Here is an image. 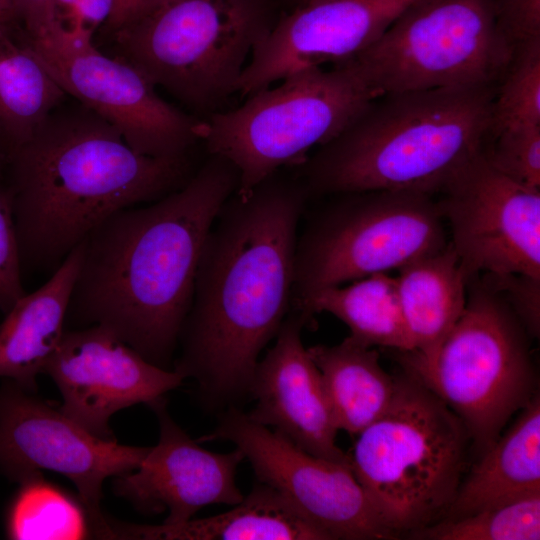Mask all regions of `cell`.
I'll return each mask as SVG.
<instances>
[{"label":"cell","mask_w":540,"mask_h":540,"mask_svg":"<svg viewBox=\"0 0 540 540\" xmlns=\"http://www.w3.org/2000/svg\"><path fill=\"white\" fill-rule=\"evenodd\" d=\"M525 126H540V38L514 48L493 101L491 135Z\"/></svg>","instance_id":"cell-28"},{"label":"cell","mask_w":540,"mask_h":540,"mask_svg":"<svg viewBox=\"0 0 540 540\" xmlns=\"http://www.w3.org/2000/svg\"><path fill=\"white\" fill-rule=\"evenodd\" d=\"M15 382L0 387V470L19 483L43 470L68 478L87 509L94 536L109 538L100 509L109 477L136 469L150 447L100 438Z\"/></svg>","instance_id":"cell-12"},{"label":"cell","mask_w":540,"mask_h":540,"mask_svg":"<svg viewBox=\"0 0 540 540\" xmlns=\"http://www.w3.org/2000/svg\"><path fill=\"white\" fill-rule=\"evenodd\" d=\"M66 96L29 46L15 42L8 24L0 21V121L6 155Z\"/></svg>","instance_id":"cell-25"},{"label":"cell","mask_w":540,"mask_h":540,"mask_svg":"<svg viewBox=\"0 0 540 540\" xmlns=\"http://www.w3.org/2000/svg\"><path fill=\"white\" fill-rule=\"evenodd\" d=\"M408 537L422 540H538L540 493L456 519H442Z\"/></svg>","instance_id":"cell-27"},{"label":"cell","mask_w":540,"mask_h":540,"mask_svg":"<svg viewBox=\"0 0 540 540\" xmlns=\"http://www.w3.org/2000/svg\"><path fill=\"white\" fill-rule=\"evenodd\" d=\"M238 182L229 161L210 155L180 188L103 220L81 243L67 316L170 369L205 240Z\"/></svg>","instance_id":"cell-2"},{"label":"cell","mask_w":540,"mask_h":540,"mask_svg":"<svg viewBox=\"0 0 540 540\" xmlns=\"http://www.w3.org/2000/svg\"><path fill=\"white\" fill-rule=\"evenodd\" d=\"M310 194L267 178L225 202L205 240L174 370L198 384L208 409L250 397L260 353L292 303L298 227Z\"/></svg>","instance_id":"cell-1"},{"label":"cell","mask_w":540,"mask_h":540,"mask_svg":"<svg viewBox=\"0 0 540 540\" xmlns=\"http://www.w3.org/2000/svg\"><path fill=\"white\" fill-rule=\"evenodd\" d=\"M9 188L0 176V310L8 312L26 293Z\"/></svg>","instance_id":"cell-30"},{"label":"cell","mask_w":540,"mask_h":540,"mask_svg":"<svg viewBox=\"0 0 540 540\" xmlns=\"http://www.w3.org/2000/svg\"><path fill=\"white\" fill-rule=\"evenodd\" d=\"M275 22L266 0H164L113 34L120 58L199 112L235 92Z\"/></svg>","instance_id":"cell-7"},{"label":"cell","mask_w":540,"mask_h":540,"mask_svg":"<svg viewBox=\"0 0 540 540\" xmlns=\"http://www.w3.org/2000/svg\"><path fill=\"white\" fill-rule=\"evenodd\" d=\"M0 18L7 24L15 19L14 0H0Z\"/></svg>","instance_id":"cell-36"},{"label":"cell","mask_w":540,"mask_h":540,"mask_svg":"<svg viewBox=\"0 0 540 540\" xmlns=\"http://www.w3.org/2000/svg\"><path fill=\"white\" fill-rule=\"evenodd\" d=\"M395 278L412 345L400 360L404 370L422 373L434 365L465 309L468 279L450 242L402 267Z\"/></svg>","instance_id":"cell-19"},{"label":"cell","mask_w":540,"mask_h":540,"mask_svg":"<svg viewBox=\"0 0 540 540\" xmlns=\"http://www.w3.org/2000/svg\"><path fill=\"white\" fill-rule=\"evenodd\" d=\"M81 261V244L37 290L22 296L0 323V377L34 392L36 379L65 332L71 293Z\"/></svg>","instance_id":"cell-20"},{"label":"cell","mask_w":540,"mask_h":540,"mask_svg":"<svg viewBox=\"0 0 540 540\" xmlns=\"http://www.w3.org/2000/svg\"><path fill=\"white\" fill-rule=\"evenodd\" d=\"M278 83L202 121L200 140L210 155L236 168L238 195L282 167L302 164L312 148L336 137L376 98L350 60L303 69Z\"/></svg>","instance_id":"cell-6"},{"label":"cell","mask_w":540,"mask_h":540,"mask_svg":"<svg viewBox=\"0 0 540 540\" xmlns=\"http://www.w3.org/2000/svg\"><path fill=\"white\" fill-rule=\"evenodd\" d=\"M112 538L148 540H332L273 487L257 481L224 513L176 523L137 525L109 521Z\"/></svg>","instance_id":"cell-21"},{"label":"cell","mask_w":540,"mask_h":540,"mask_svg":"<svg viewBox=\"0 0 540 540\" xmlns=\"http://www.w3.org/2000/svg\"><path fill=\"white\" fill-rule=\"evenodd\" d=\"M188 171L187 156L140 154L91 109L61 103L6 155L22 270L54 272L103 220L180 188Z\"/></svg>","instance_id":"cell-3"},{"label":"cell","mask_w":540,"mask_h":540,"mask_svg":"<svg viewBox=\"0 0 540 540\" xmlns=\"http://www.w3.org/2000/svg\"><path fill=\"white\" fill-rule=\"evenodd\" d=\"M528 336L503 293L475 276L467 284L465 309L434 365L422 373L407 371L460 419L477 456L538 393Z\"/></svg>","instance_id":"cell-8"},{"label":"cell","mask_w":540,"mask_h":540,"mask_svg":"<svg viewBox=\"0 0 540 540\" xmlns=\"http://www.w3.org/2000/svg\"><path fill=\"white\" fill-rule=\"evenodd\" d=\"M498 84L378 96L300 164V180L310 195L439 194L488 144Z\"/></svg>","instance_id":"cell-4"},{"label":"cell","mask_w":540,"mask_h":540,"mask_svg":"<svg viewBox=\"0 0 540 540\" xmlns=\"http://www.w3.org/2000/svg\"><path fill=\"white\" fill-rule=\"evenodd\" d=\"M291 309L309 322L314 314L330 313L348 326L350 337L365 346L412 351L396 278L387 273L320 289L292 304Z\"/></svg>","instance_id":"cell-24"},{"label":"cell","mask_w":540,"mask_h":540,"mask_svg":"<svg viewBox=\"0 0 540 540\" xmlns=\"http://www.w3.org/2000/svg\"><path fill=\"white\" fill-rule=\"evenodd\" d=\"M483 277L503 293L529 335L538 336L540 279L516 274L503 276L483 274Z\"/></svg>","instance_id":"cell-31"},{"label":"cell","mask_w":540,"mask_h":540,"mask_svg":"<svg viewBox=\"0 0 540 540\" xmlns=\"http://www.w3.org/2000/svg\"><path fill=\"white\" fill-rule=\"evenodd\" d=\"M535 493H540L539 393L466 470L443 519H456Z\"/></svg>","instance_id":"cell-22"},{"label":"cell","mask_w":540,"mask_h":540,"mask_svg":"<svg viewBox=\"0 0 540 540\" xmlns=\"http://www.w3.org/2000/svg\"><path fill=\"white\" fill-rule=\"evenodd\" d=\"M304 1V0H303Z\"/></svg>","instance_id":"cell-39"},{"label":"cell","mask_w":540,"mask_h":540,"mask_svg":"<svg viewBox=\"0 0 540 540\" xmlns=\"http://www.w3.org/2000/svg\"><path fill=\"white\" fill-rule=\"evenodd\" d=\"M357 436L352 471L383 524L399 536L444 518L468 467L471 442L452 410L413 374Z\"/></svg>","instance_id":"cell-5"},{"label":"cell","mask_w":540,"mask_h":540,"mask_svg":"<svg viewBox=\"0 0 540 540\" xmlns=\"http://www.w3.org/2000/svg\"><path fill=\"white\" fill-rule=\"evenodd\" d=\"M24 43L66 95L114 126L136 152L180 158L200 141L203 119L166 102L131 63L100 52L93 35L67 30L57 21Z\"/></svg>","instance_id":"cell-11"},{"label":"cell","mask_w":540,"mask_h":540,"mask_svg":"<svg viewBox=\"0 0 540 540\" xmlns=\"http://www.w3.org/2000/svg\"><path fill=\"white\" fill-rule=\"evenodd\" d=\"M499 27L517 45L540 38V0H494Z\"/></svg>","instance_id":"cell-32"},{"label":"cell","mask_w":540,"mask_h":540,"mask_svg":"<svg viewBox=\"0 0 540 540\" xmlns=\"http://www.w3.org/2000/svg\"><path fill=\"white\" fill-rule=\"evenodd\" d=\"M308 352L318 367L338 430L358 435L389 407L396 389L379 353L352 337L333 346L315 345Z\"/></svg>","instance_id":"cell-23"},{"label":"cell","mask_w":540,"mask_h":540,"mask_svg":"<svg viewBox=\"0 0 540 540\" xmlns=\"http://www.w3.org/2000/svg\"><path fill=\"white\" fill-rule=\"evenodd\" d=\"M6 532L15 540H78L94 535L82 502L41 474L20 482L8 509Z\"/></svg>","instance_id":"cell-26"},{"label":"cell","mask_w":540,"mask_h":540,"mask_svg":"<svg viewBox=\"0 0 540 540\" xmlns=\"http://www.w3.org/2000/svg\"><path fill=\"white\" fill-rule=\"evenodd\" d=\"M0 21L4 22L1 18H0ZM6 23V22H5Z\"/></svg>","instance_id":"cell-38"},{"label":"cell","mask_w":540,"mask_h":540,"mask_svg":"<svg viewBox=\"0 0 540 540\" xmlns=\"http://www.w3.org/2000/svg\"><path fill=\"white\" fill-rule=\"evenodd\" d=\"M484 154L507 177L540 189V126L500 130L491 135Z\"/></svg>","instance_id":"cell-29"},{"label":"cell","mask_w":540,"mask_h":540,"mask_svg":"<svg viewBox=\"0 0 540 540\" xmlns=\"http://www.w3.org/2000/svg\"><path fill=\"white\" fill-rule=\"evenodd\" d=\"M514 48L494 0H415L349 60L378 97L499 83Z\"/></svg>","instance_id":"cell-10"},{"label":"cell","mask_w":540,"mask_h":540,"mask_svg":"<svg viewBox=\"0 0 540 540\" xmlns=\"http://www.w3.org/2000/svg\"><path fill=\"white\" fill-rule=\"evenodd\" d=\"M44 373L61 393V412L109 440V423L116 412L139 403L151 407L184 380L174 369L149 362L100 325L65 330Z\"/></svg>","instance_id":"cell-15"},{"label":"cell","mask_w":540,"mask_h":540,"mask_svg":"<svg viewBox=\"0 0 540 540\" xmlns=\"http://www.w3.org/2000/svg\"><path fill=\"white\" fill-rule=\"evenodd\" d=\"M439 194L449 242L468 281L480 273L540 279V189L498 171L483 150Z\"/></svg>","instance_id":"cell-14"},{"label":"cell","mask_w":540,"mask_h":540,"mask_svg":"<svg viewBox=\"0 0 540 540\" xmlns=\"http://www.w3.org/2000/svg\"><path fill=\"white\" fill-rule=\"evenodd\" d=\"M225 440L246 458L257 481L285 496L333 540L396 539L378 516L351 465L312 455L238 407L225 409L198 442Z\"/></svg>","instance_id":"cell-13"},{"label":"cell","mask_w":540,"mask_h":540,"mask_svg":"<svg viewBox=\"0 0 540 540\" xmlns=\"http://www.w3.org/2000/svg\"><path fill=\"white\" fill-rule=\"evenodd\" d=\"M115 0H55L56 20L67 30L94 35L109 20Z\"/></svg>","instance_id":"cell-33"},{"label":"cell","mask_w":540,"mask_h":540,"mask_svg":"<svg viewBox=\"0 0 540 540\" xmlns=\"http://www.w3.org/2000/svg\"><path fill=\"white\" fill-rule=\"evenodd\" d=\"M308 323L290 309L273 346L256 365L250 386L256 405L246 414L312 455L351 465L349 454L336 444L338 429L321 373L302 342Z\"/></svg>","instance_id":"cell-18"},{"label":"cell","mask_w":540,"mask_h":540,"mask_svg":"<svg viewBox=\"0 0 540 540\" xmlns=\"http://www.w3.org/2000/svg\"><path fill=\"white\" fill-rule=\"evenodd\" d=\"M415 0H304L255 46L238 92L251 95L312 67L345 62L371 46Z\"/></svg>","instance_id":"cell-16"},{"label":"cell","mask_w":540,"mask_h":540,"mask_svg":"<svg viewBox=\"0 0 540 540\" xmlns=\"http://www.w3.org/2000/svg\"><path fill=\"white\" fill-rule=\"evenodd\" d=\"M150 408L159 423L158 443L136 469L114 477L115 493L142 513L167 511L165 524L187 521L208 505L240 503L244 496L235 476L243 453L237 448L215 453L199 446L171 418L165 399Z\"/></svg>","instance_id":"cell-17"},{"label":"cell","mask_w":540,"mask_h":540,"mask_svg":"<svg viewBox=\"0 0 540 540\" xmlns=\"http://www.w3.org/2000/svg\"><path fill=\"white\" fill-rule=\"evenodd\" d=\"M14 17L23 22L26 37H35L57 22L55 0H14Z\"/></svg>","instance_id":"cell-34"},{"label":"cell","mask_w":540,"mask_h":540,"mask_svg":"<svg viewBox=\"0 0 540 540\" xmlns=\"http://www.w3.org/2000/svg\"><path fill=\"white\" fill-rule=\"evenodd\" d=\"M338 195L298 232L291 305L323 288L399 270L449 242L433 195L409 190Z\"/></svg>","instance_id":"cell-9"},{"label":"cell","mask_w":540,"mask_h":540,"mask_svg":"<svg viewBox=\"0 0 540 540\" xmlns=\"http://www.w3.org/2000/svg\"><path fill=\"white\" fill-rule=\"evenodd\" d=\"M5 162H6V148H5L1 121H0V176L3 175Z\"/></svg>","instance_id":"cell-37"},{"label":"cell","mask_w":540,"mask_h":540,"mask_svg":"<svg viewBox=\"0 0 540 540\" xmlns=\"http://www.w3.org/2000/svg\"><path fill=\"white\" fill-rule=\"evenodd\" d=\"M164 0H115L113 12L105 24L114 33L118 29L136 21L154 9Z\"/></svg>","instance_id":"cell-35"}]
</instances>
